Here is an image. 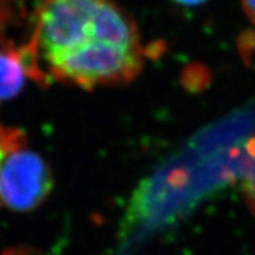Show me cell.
Returning a JSON list of instances; mask_svg holds the SVG:
<instances>
[{"mask_svg": "<svg viewBox=\"0 0 255 255\" xmlns=\"http://www.w3.org/2000/svg\"><path fill=\"white\" fill-rule=\"evenodd\" d=\"M24 47L33 77L86 90L127 84L146 57L137 25L115 0H42Z\"/></svg>", "mask_w": 255, "mask_h": 255, "instance_id": "obj_1", "label": "cell"}, {"mask_svg": "<svg viewBox=\"0 0 255 255\" xmlns=\"http://www.w3.org/2000/svg\"><path fill=\"white\" fill-rule=\"evenodd\" d=\"M54 177L37 152L22 146L10 150L0 165V201L14 211H31L47 198Z\"/></svg>", "mask_w": 255, "mask_h": 255, "instance_id": "obj_2", "label": "cell"}, {"mask_svg": "<svg viewBox=\"0 0 255 255\" xmlns=\"http://www.w3.org/2000/svg\"><path fill=\"white\" fill-rule=\"evenodd\" d=\"M27 76H31L30 64L24 46L0 43V101L18 94Z\"/></svg>", "mask_w": 255, "mask_h": 255, "instance_id": "obj_3", "label": "cell"}, {"mask_svg": "<svg viewBox=\"0 0 255 255\" xmlns=\"http://www.w3.org/2000/svg\"><path fill=\"white\" fill-rule=\"evenodd\" d=\"M22 144H24V137L20 130L0 125V165L10 150Z\"/></svg>", "mask_w": 255, "mask_h": 255, "instance_id": "obj_4", "label": "cell"}, {"mask_svg": "<svg viewBox=\"0 0 255 255\" xmlns=\"http://www.w3.org/2000/svg\"><path fill=\"white\" fill-rule=\"evenodd\" d=\"M20 5L18 0H0V26L13 18Z\"/></svg>", "mask_w": 255, "mask_h": 255, "instance_id": "obj_5", "label": "cell"}, {"mask_svg": "<svg viewBox=\"0 0 255 255\" xmlns=\"http://www.w3.org/2000/svg\"><path fill=\"white\" fill-rule=\"evenodd\" d=\"M242 9L245 12L249 20L255 25V0H241Z\"/></svg>", "mask_w": 255, "mask_h": 255, "instance_id": "obj_6", "label": "cell"}, {"mask_svg": "<svg viewBox=\"0 0 255 255\" xmlns=\"http://www.w3.org/2000/svg\"><path fill=\"white\" fill-rule=\"evenodd\" d=\"M172 3L180 4V5H186V7H195V5H201L206 3L207 0H169Z\"/></svg>", "mask_w": 255, "mask_h": 255, "instance_id": "obj_7", "label": "cell"}]
</instances>
